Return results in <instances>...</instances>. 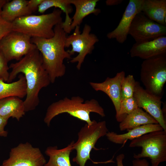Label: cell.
Listing matches in <instances>:
<instances>
[{"mask_svg": "<svg viewBox=\"0 0 166 166\" xmlns=\"http://www.w3.org/2000/svg\"><path fill=\"white\" fill-rule=\"evenodd\" d=\"M9 67L12 70L7 82H11L19 73L23 74L27 85V93L24 101L25 111L34 110L39 103L40 91L51 83L49 75L43 66L40 52L37 48L18 62L11 63Z\"/></svg>", "mask_w": 166, "mask_h": 166, "instance_id": "1", "label": "cell"}, {"mask_svg": "<svg viewBox=\"0 0 166 166\" xmlns=\"http://www.w3.org/2000/svg\"><path fill=\"white\" fill-rule=\"evenodd\" d=\"M61 23L54 26V36L50 38H31V42L41 55L43 66L51 83L64 75L66 68L64 61L72 58L71 56L65 49L67 33L62 28Z\"/></svg>", "mask_w": 166, "mask_h": 166, "instance_id": "2", "label": "cell"}, {"mask_svg": "<svg viewBox=\"0 0 166 166\" xmlns=\"http://www.w3.org/2000/svg\"><path fill=\"white\" fill-rule=\"evenodd\" d=\"M91 113H97L102 117L105 115L103 108L95 99L84 101V99L78 96L71 98L66 97L51 104L48 108L44 121L48 126L55 117L60 114L67 113L70 116L86 122L89 125L93 123L90 117Z\"/></svg>", "mask_w": 166, "mask_h": 166, "instance_id": "3", "label": "cell"}, {"mask_svg": "<svg viewBox=\"0 0 166 166\" xmlns=\"http://www.w3.org/2000/svg\"><path fill=\"white\" fill-rule=\"evenodd\" d=\"M62 13L61 10L55 9L49 13L18 18L11 23L12 30L31 38H50L54 36V26L63 22Z\"/></svg>", "mask_w": 166, "mask_h": 166, "instance_id": "4", "label": "cell"}, {"mask_svg": "<svg viewBox=\"0 0 166 166\" xmlns=\"http://www.w3.org/2000/svg\"><path fill=\"white\" fill-rule=\"evenodd\" d=\"M93 121L90 125L86 124L81 128L78 133V139L73 144V148L76 150V155L72 160L79 166H85L88 160L94 163L90 158V152L93 149L98 150L95 146L97 141L106 136L109 132L105 121Z\"/></svg>", "mask_w": 166, "mask_h": 166, "instance_id": "5", "label": "cell"}, {"mask_svg": "<svg viewBox=\"0 0 166 166\" xmlns=\"http://www.w3.org/2000/svg\"><path fill=\"white\" fill-rule=\"evenodd\" d=\"M129 147L142 148L140 153L134 154V159L148 158L151 166H158L166 161V131H155L144 134L131 140Z\"/></svg>", "mask_w": 166, "mask_h": 166, "instance_id": "6", "label": "cell"}, {"mask_svg": "<svg viewBox=\"0 0 166 166\" xmlns=\"http://www.w3.org/2000/svg\"><path fill=\"white\" fill-rule=\"evenodd\" d=\"M140 79L147 91L161 99L166 82V54L144 60Z\"/></svg>", "mask_w": 166, "mask_h": 166, "instance_id": "7", "label": "cell"}, {"mask_svg": "<svg viewBox=\"0 0 166 166\" xmlns=\"http://www.w3.org/2000/svg\"><path fill=\"white\" fill-rule=\"evenodd\" d=\"M74 29L73 33L66 38L65 47L72 46L71 50H67L71 56L75 52L78 53L77 56L71 58L70 62H77V68L80 70L86 56L92 53L94 45L99 41V39L95 34L90 33L91 27L87 24H85L82 33L80 30V26H77Z\"/></svg>", "mask_w": 166, "mask_h": 166, "instance_id": "8", "label": "cell"}, {"mask_svg": "<svg viewBox=\"0 0 166 166\" xmlns=\"http://www.w3.org/2000/svg\"><path fill=\"white\" fill-rule=\"evenodd\" d=\"M36 49L30 37L17 31H11L0 41V51L8 62L13 60L19 61Z\"/></svg>", "mask_w": 166, "mask_h": 166, "instance_id": "9", "label": "cell"}, {"mask_svg": "<svg viewBox=\"0 0 166 166\" xmlns=\"http://www.w3.org/2000/svg\"><path fill=\"white\" fill-rule=\"evenodd\" d=\"M136 43L152 41L166 35V26L153 21L140 12L135 16L128 32Z\"/></svg>", "mask_w": 166, "mask_h": 166, "instance_id": "10", "label": "cell"}, {"mask_svg": "<svg viewBox=\"0 0 166 166\" xmlns=\"http://www.w3.org/2000/svg\"><path fill=\"white\" fill-rule=\"evenodd\" d=\"M46 163L39 149L27 142L12 148L9 158L2 166H44Z\"/></svg>", "mask_w": 166, "mask_h": 166, "instance_id": "11", "label": "cell"}, {"mask_svg": "<svg viewBox=\"0 0 166 166\" xmlns=\"http://www.w3.org/2000/svg\"><path fill=\"white\" fill-rule=\"evenodd\" d=\"M133 97L138 107L144 109L166 131V118L161 108V99L148 92L137 81Z\"/></svg>", "mask_w": 166, "mask_h": 166, "instance_id": "12", "label": "cell"}, {"mask_svg": "<svg viewBox=\"0 0 166 166\" xmlns=\"http://www.w3.org/2000/svg\"><path fill=\"white\" fill-rule=\"evenodd\" d=\"M144 0H129L117 27L107 34L108 38L115 39L121 44L126 41L133 18L137 14L142 11Z\"/></svg>", "mask_w": 166, "mask_h": 166, "instance_id": "13", "label": "cell"}, {"mask_svg": "<svg viewBox=\"0 0 166 166\" xmlns=\"http://www.w3.org/2000/svg\"><path fill=\"white\" fill-rule=\"evenodd\" d=\"M125 77V73L122 71L117 73L114 77H107L103 82H89L90 85L95 90L103 92L108 96L114 106L116 115L118 114L120 110L121 85Z\"/></svg>", "mask_w": 166, "mask_h": 166, "instance_id": "14", "label": "cell"}, {"mask_svg": "<svg viewBox=\"0 0 166 166\" xmlns=\"http://www.w3.org/2000/svg\"><path fill=\"white\" fill-rule=\"evenodd\" d=\"M131 57L144 60L166 54V36H162L152 41L135 42L130 50Z\"/></svg>", "mask_w": 166, "mask_h": 166, "instance_id": "15", "label": "cell"}, {"mask_svg": "<svg viewBox=\"0 0 166 166\" xmlns=\"http://www.w3.org/2000/svg\"><path fill=\"white\" fill-rule=\"evenodd\" d=\"M164 130L159 124L143 125L128 130L127 132L118 134L113 132H108L106 135L112 142L118 144H124L128 140H132L150 132Z\"/></svg>", "mask_w": 166, "mask_h": 166, "instance_id": "16", "label": "cell"}, {"mask_svg": "<svg viewBox=\"0 0 166 166\" xmlns=\"http://www.w3.org/2000/svg\"><path fill=\"white\" fill-rule=\"evenodd\" d=\"M99 0H70L71 4L75 7V13L72 18L70 28L72 30L77 26H80L83 19L88 15L93 14L97 15L101 10L96 8Z\"/></svg>", "mask_w": 166, "mask_h": 166, "instance_id": "17", "label": "cell"}, {"mask_svg": "<svg viewBox=\"0 0 166 166\" xmlns=\"http://www.w3.org/2000/svg\"><path fill=\"white\" fill-rule=\"evenodd\" d=\"M24 101L16 97L0 100V117L8 120L10 117L19 121L25 114Z\"/></svg>", "mask_w": 166, "mask_h": 166, "instance_id": "18", "label": "cell"}, {"mask_svg": "<svg viewBox=\"0 0 166 166\" xmlns=\"http://www.w3.org/2000/svg\"><path fill=\"white\" fill-rule=\"evenodd\" d=\"M28 1L9 0L3 6L1 16L5 21L12 23L18 18L31 15L32 12L28 6Z\"/></svg>", "mask_w": 166, "mask_h": 166, "instance_id": "19", "label": "cell"}, {"mask_svg": "<svg viewBox=\"0 0 166 166\" xmlns=\"http://www.w3.org/2000/svg\"><path fill=\"white\" fill-rule=\"evenodd\" d=\"M141 12L150 20L166 26V0H144Z\"/></svg>", "mask_w": 166, "mask_h": 166, "instance_id": "20", "label": "cell"}, {"mask_svg": "<svg viewBox=\"0 0 166 166\" xmlns=\"http://www.w3.org/2000/svg\"><path fill=\"white\" fill-rule=\"evenodd\" d=\"M156 124L158 123L154 118L138 107L120 122L119 128L121 131H128L143 125Z\"/></svg>", "mask_w": 166, "mask_h": 166, "instance_id": "21", "label": "cell"}, {"mask_svg": "<svg viewBox=\"0 0 166 166\" xmlns=\"http://www.w3.org/2000/svg\"><path fill=\"white\" fill-rule=\"evenodd\" d=\"M74 142L73 141L66 147L61 149H58L57 146L48 147L45 153L49 157V159L44 166H72L70 155L73 150Z\"/></svg>", "mask_w": 166, "mask_h": 166, "instance_id": "22", "label": "cell"}, {"mask_svg": "<svg viewBox=\"0 0 166 166\" xmlns=\"http://www.w3.org/2000/svg\"><path fill=\"white\" fill-rule=\"evenodd\" d=\"M15 81L6 83L0 77V100L10 97L22 98L26 97L27 85L25 78L23 74L19 76Z\"/></svg>", "mask_w": 166, "mask_h": 166, "instance_id": "23", "label": "cell"}, {"mask_svg": "<svg viewBox=\"0 0 166 166\" xmlns=\"http://www.w3.org/2000/svg\"><path fill=\"white\" fill-rule=\"evenodd\" d=\"M52 7L58 8L65 14V20L62 23L61 26L66 33H70L72 31L70 26L72 19L69 14L72 12L73 8L70 0H43L38 7V11L40 13H43Z\"/></svg>", "mask_w": 166, "mask_h": 166, "instance_id": "24", "label": "cell"}, {"mask_svg": "<svg viewBox=\"0 0 166 166\" xmlns=\"http://www.w3.org/2000/svg\"><path fill=\"white\" fill-rule=\"evenodd\" d=\"M138 107L136 101L133 97L121 101L119 112L115 115L117 121L121 122L127 115Z\"/></svg>", "mask_w": 166, "mask_h": 166, "instance_id": "25", "label": "cell"}, {"mask_svg": "<svg viewBox=\"0 0 166 166\" xmlns=\"http://www.w3.org/2000/svg\"><path fill=\"white\" fill-rule=\"evenodd\" d=\"M136 81L133 75L129 74L124 77L121 85V101L133 97Z\"/></svg>", "mask_w": 166, "mask_h": 166, "instance_id": "26", "label": "cell"}, {"mask_svg": "<svg viewBox=\"0 0 166 166\" xmlns=\"http://www.w3.org/2000/svg\"><path fill=\"white\" fill-rule=\"evenodd\" d=\"M8 62L0 51V77L2 78L5 81L7 82L10 74L8 72L10 68L8 65Z\"/></svg>", "mask_w": 166, "mask_h": 166, "instance_id": "27", "label": "cell"}, {"mask_svg": "<svg viewBox=\"0 0 166 166\" xmlns=\"http://www.w3.org/2000/svg\"><path fill=\"white\" fill-rule=\"evenodd\" d=\"M12 31L11 23L3 19L0 15V41L4 37Z\"/></svg>", "mask_w": 166, "mask_h": 166, "instance_id": "28", "label": "cell"}, {"mask_svg": "<svg viewBox=\"0 0 166 166\" xmlns=\"http://www.w3.org/2000/svg\"><path fill=\"white\" fill-rule=\"evenodd\" d=\"M43 0H30L28 1L27 6L30 10L33 12L38 9L40 5Z\"/></svg>", "mask_w": 166, "mask_h": 166, "instance_id": "29", "label": "cell"}, {"mask_svg": "<svg viewBox=\"0 0 166 166\" xmlns=\"http://www.w3.org/2000/svg\"><path fill=\"white\" fill-rule=\"evenodd\" d=\"M132 166H149V163L145 159H137L132 161Z\"/></svg>", "mask_w": 166, "mask_h": 166, "instance_id": "30", "label": "cell"}, {"mask_svg": "<svg viewBox=\"0 0 166 166\" xmlns=\"http://www.w3.org/2000/svg\"><path fill=\"white\" fill-rule=\"evenodd\" d=\"M7 120L0 117V134L1 136H7V132L5 131L4 128Z\"/></svg>", "mask_w": 166, "mask_h": 166, "instance_id": "31", "label": "cell"}, {"mask_svg": "<svg viewBox=\"0 0 166 166\" xmlns=\"http://www.w3.org/2000/svg\"><path fill=\"white\" fill-rule=\"evenodd\" d=\"M124 157V155L123 153L120 154L117 156L116 160L117 166H124L123 164V161Z\"/></svg>", "mask_w": 166, "mask_h": 166, "instance_id": "32", "label": "cell"}, {"mask_svg": "<svg viewBox=\"0 0 166 166\" xmlns=\"http://www.w3.org/2000/svg\"><path fill=\"white\" fill-rule=\"evenodd\" d=\"M123 1L122 0H107L105 3L107 6H114L121 4Z\"/></svg>", "mask_w": 166, "mask_h": 166, "instance_id": "33", "label": "cell"}, {"mask_svg": "<svg viewBox=\"0 0 166 166\" xmlns=\"http://www.w3.org/2000/svg\"><path fill=\"white\" fill-rule=\"evenodd\" d=\"M8 1V0H0V14L3 6Z\"/></svg>", "mask_w": 166, "mask_h": 166, "instance_id": "34", "label": "cell"}, {"mask_svg": "<svg viewBox=\"0 0 166 166\" xmlns=\"http://www.w3.org/2000/svg\"><path fill=\"white\" fill-rule=\"evenodd\" d=\"M0 136H1V134H0Z\"/></svg>", "mask_w": 166, "mask_h": 166, "instance_id": "35", "label": "cell"}]
</instances>
